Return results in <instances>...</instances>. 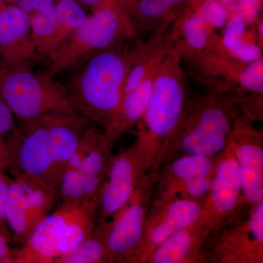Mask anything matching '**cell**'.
<instances>
[{"instance_id":"cell-1","label":"cell","mask_w":263,"mask_h":263,"mask_svg":"<svg viewBox=\"0 0 263 263\" xmlns=\"http://www.w3.org/2000/svg\"><path fill=\"white\" fill-rule=\"evenodd\" d=\"M6 142L14 178H30L58 194L67 164L86 128L78 114L48 115L20 122Z\"/></svg>"},{"instance_id":"cell-2","label":"cell","mask_w":263,"mask_h":263,"mask_svg":"<svg viewBox=\"0 0 263 263\" xmlns=\"http://www.w3.org/2000/svg\"><path fill=\"white\" fill-rule=\"evenodd\" d=\"M181 60L176 45L157 69L146 110L137 124L134 143L142 173L155 179L187 101Z\"/></svg>"},{"instance_id":"cell-3","label":"cell","mask_w":263,"mask_h":263,"mask_svg":"<svg viewBox=\"0 0 263 263\" xmlns=\"http://www.w3.org/2000/svg\"><path fill=\"white\" fill-rule=\"evenodd\" d=\"M240 111L236 99L223 93L186 101L164 162L174 160L178 154L217 157L228 146L233 123Z\"/></svg>"},{"instance_id":"cell-4","label":"cell","mask_w":263,"mask_h":263,"mask_svg":"<svg viewBox=\"0 0 263 263\" xmlns=\"http://www.w3.org/2000/svg\"><path fill=\"white\" fill-rule=\"evenodd\" d=\"M127 66V49L114 46L76 67L66 89L77 114L105 130L120 103Z\"/></svg>"},{"instance_id":"cell-5","label":"cell","mask_w":263,"mask_h":263,"mask_svg":"<svg viewBox=\"0 0 263 263\" xmlns=\"http://www.w3.org/2000/svg\"><path fill=\"white\" fill-rule=\"evenodd\" d=\"M0 96L20 122L77 114L67 89L48 72L0 65Z\"/></svg>"},{"instance_id":"cell-6","label":"cell","mask_w":263,"mask_h":263,"mask_svg":"<svg viewBox=\"0 0 263 263\" xmlns=\"http://www.w3.org/2000/svg\"><path fill=\"white\" fill-rule=\"evenodd\" d=\"M134 25L110 10L88 15L58 46L50 59V75L72 70L96 53L114 47L122 38L134 34Z\"/></svg>"},{"instance_id":"cell-7","label":"cell","mask_w":263,"mask_h":263,"mask_svg":"<svg viewBox=\"0 0 263 263\" xmlns=\"http://www.w3.org/2000/svg\"><path fill=\"white\" fill-rule=\"evenodd\" d=\"M157 181L144 175L129 201L110 220L98 221L112 262L125 263L139 245Z\"/></svg>"},{"instance_id":"cell-8","label":"cell","mask_w":263,"mask_h":263,"mask_svg":"<svg viewBox=\"0 0 263 263\" xmlns=\"http://www.w3.org/2000/svg\"><path fill=\"white\" fill-rule=\"evenodd\" d=\"M57 197L56 192L36 180L24 176L12 180L5 219L13 239L23 245L36 227L49 215Z\"/></svg>"},{"instance_id":"cell-9","label":"cell","mask_w":263,"mask_h":263,"mask_svg":"<svg viewBox=\"0 0 263 263\" xmlns=\"http://www.w3.org/2000/svg\"><path fill=\"white\" fill-rule=\"evenodd\" d=\"M202 203L157 197L147 214L139 245L125 263H146L150 254L176 231L198 221Z\"/></svg>"},{"instance_id":"cell-10","label":"cell","mask_w":263,"mask_h":263,"mask_svg":"<svg viewBox=\"0 0 263 263\" xmlns=\"http://www.w3.org/2000/svg\"><path fill=\"white\" fill-rule=\"evenodd\" d=\"M242 197L239 169L229 142L216 157L210 192L202 202L198 221L210 227L214 234L234 215Z\"/></svg>"},{"instance_id":"cell-11","label":"cell","mask_w":263,"mask_h":263,"mask_svg":"<svg viewBox=\"0 0 263 263\" xmlns=\"http://www.w3.org/2000/svg\"><path fill=\"white\" fill-rule=\"evenodd\" d=\"M229 142L239 169L243 197L253 205L263 200L262 132L240 114L233 123Z\"/></svg>"},{"instance_id":"cell-12","label":"cell","mask_w":263,"mask_h":263,"mask_svg":"<svg viewBox=\"0 0 263 263\" xmlns=\"http://www.w3.org/2000/svg\"><path fill=\"white\" fill-rule=\"evenodd\" d=\"M143 176L135 143L114 155L106 179L98 193V220H110L129 201Z\"/></svg>"},{"instance_id":"cell-13","label":"cell","mask_w":263,"mask_h":263,"mask_svg":"<svg viewBox=\"0 0 263 263\" xmlns=\"http://www.w3.org/2000/svg\"><path fill=\"white\" fill-rule=\"evenodd\" d=\"M209 262H263V200L252 205L247 220L216 238Z\"/></svg>"},{"instance_id":"cell-14","label":"cell","mask_w":263,"mask_h":263,"mask_svg":"<svg viewBox=\"0 0 263 263\" xmlns=\"http://www.w3.org/2000/svg\"><path fill=\"white\" fill-rule=\"evenodd\" d=\"M114 144L103 129L90 124L67 164L66 168L77 171L89 200L98 195L106 179Z\"/></svg>"},{"instance_id":"cell-15","label":"cell","mask_w":263,"mask_h":263,"mask_svg":"<svg viewBox=\"0 0 263 263\" xmlns=\"http://www.w3.org/2000/svg\"><path fill=\"white\" fill-rule=\"evenodd\" d=\"M77 0H58L31 16V33L38 56L49 61L58 46L87 18Z\"/></svg>"},{"instance_id":"cell-16","label":"cell","mask_w":263,"mask_h":263,"mask_svg":"<svg viewBox=\"0 0 263 263\" xmlns=\"http://www.w3.org/2000/svg\"><path fill=\"white\" fill-rule=\"evenodd\" d=\"M31 33V17L18 5L0 7V62L10 68H32L39 63Z\"/></svg>"},{"instance_id":"cell-17","label":"cell","mask_w":263,"mask_h":263,"mask_svg":"<svg viewBox=\"0 0 263 263\" xmlns=\"http://www.w3.org/2000/svg\"><path fill=\"white\" fill-rule=\"evenodd\" d=\"M212 235L210 227L197 221L178 230L156 247L146 263L209 262L205 249Z\"/></svg>"},{"instance_id":"cell-18","label":"cell","mask_w":263,"mask_h":263,"mask_svg":"<svg viewBox=\"0 0 263 263\" xmlns=\"http://www.w3.org/2000/svg\"><path fill=\"white\" fill-rule=\"evenodd\" d=\"M76 207L60 206L46 216L33 230L22 248L17 249L15 262L54 263L60 238Z\"/></svg>"},{"instance_id":"cell-19","label":"cell","mask_w":263,"mask_h":263,"mask_svg":"<svg viewBox=\"0 0 263 263\" xmlns=\"http://www.w3.org/2000/svg\"><path fill=\"white\" fill-rule=\"evenodd\" d=\"M159 67L150 71L136 89L121 99L113 119L105 130L114 143L141 120L149 100L154 79Z\"/></svg>"},{"instance_id":"cell-20","label":"cell","mask_w":263,"mask_h":263,"mask_svg":"<svg viewBox=\"0 0 263 263\" xmlns=\"http://www.w3.org/2000/svg\"><path fill=\"white\" fill-rule=\"evenodd\" d=\"M98 196V194L94 198L74 209L59 242L57 259L75 250L94 231L98 221L97 214Z\"/></svg>"},{"instance_id":"cell-21","label":"cell","mask_w":263,"mask_h":263,"mask_svg":"<svg viewBox=\"0 0 263 263\" xmlns=\"http://www.w3.org/2000/svg\"><path fill=\"white\" fill-rule=\"evenodd\" d=\"M243 19L230 16L224 26L221 43L227 54L240 63H249L262 58V48L247 30Z\"/></svg>"},{"instance_id":"cell-22","label":"cell","mask_w":263,"mask_h":263,"mask_svg":"<svg viewBox=\"0 0 263 263\" xmlns=\"http://www.w3.org/2000/svg\"><path fill=\"white\" fill-rule=\"evenodd\" d=\"M216 157L203 155H183L166 163L162 174H159L158 190L173 183L213 174Z\"/></svg>"},{"instance_id":"cell-23","label":"cell","mask_w":263,"mask_h":263,"mask_svg":"<svg viewBox=\"0 0 263 263\" xmlns=\"http://www.w3.org/2000/svg\"><path fill=\"white\" fill-rule=\"evenodd\" d=\"M54 263H112L101 224L98 221L89 238L70 253L57 259Z\"/></svg>"},{"instance_id":"cell-24","label":"cell","mask_w":263,"mask_h":263,"mask_svg":"<svg viewBox=\"0 0 263 263\" xmlns=\"http://www.w3.org/2000/svg\"><path fill=\"white\" fill-rule=\"evenodd\" d=\"M212 174L173 183L158 190V197L179 199L202 203L210 192Z\"/></svg>"},{"instance_id":"cell-25","label":"cell","mask_w":263,"mask_h":263,"mask_svg":"<svg viewBox=\"0 0 263 263\" xmlns=\"http://www.w3.org/2000/svg\"><path fill=\"white\" fill-rule=\"evenodd\" d=\"M181 29L185 45L189 50L193 53H202L207 49L212 29L197 12L184 18Z\"/></svg>"},{"instance_id":"cell-26","label":"cell","mask_w":263,"mask_h":263,"mask_svg":"<svg viewBox=\"0 0 263 263\" xmlns=\"http://www.w3.org/2000/svg\"><path fill=\"white\" fill-rule=\"evenodd\" d=\"M240 67L237 81L242 89L256 95L263 94V60L245 63Z\"/></svg>"},{"instance_id":"cell-27","label":"cell","mask_w":263,"mask_h":263,"mask_svg":"<svg viewBox=\"0 0 263 263\" xmlns=\"http://www.w3.org/2000/svg\"><path fill=\"white\" fill-rule=\"evenodd\" d=\"M230 16L239 17L248 24L254 23L260 13L261 0H220Z\"/></svg>"},{"instance_id":"cell-28","label":"cell","mask_w":263,"mask_h":263,"mask_svg":"<svg viewBox=\"0 0 263 263\" xmlns=\"http://www.w3.org/2000/svg\"><path fill=\"white\" fill-rule=\"evenodd\" d=\"M197 12L212 29L223 28L230 18L220 0H205Z\"/></svg>"},{"instance_id":"cell-29","label":"cell","mask_w":263,"mask_h":263,"mask_svg":"<svg viewBox=\"0 0 263 263\" xmlns=\"http://www.w3.org/2000/svg\"><path fill=\"white\" fill-rule=\"evenodd\" d=\"M172 6L167 0H141L138 8L143 18L155 19L167 13Z\"/></svg>"},{"instance_id":"cell-30","label":"cell","mask_w":263,"mask_h":263,"mask_svg":"<svg viewBox=\"0 0 263 263\" xmlns=\"http://www.w3.org/2000/svg\"><path fill=\"white\" fill-rule=\"evenodd\" d=\"M12 180L0 171V233L5 235L10 240H13L11 233L7 226L5 219V207L8 199V190Z\"/></svg>"},{"instance_id":"cell-31","label":"cell","mask_w":263,"mask_h":263,"mask_svg":"<svg viewBox=\"0 0 263 263\" xmlns=\"http://www.w3.org/2000/svg\"><path fill=\"white\" fill-rule=\"evenodd\" d=\"M15 117L0 96V137L4 138L15 129Z\"/></svg>"},{"instance_id":"cell-32","label":"cell","mask_w":263,"mask_h":263,"mask_svg":"<svg viewBox=\"0 0 263 263\" xmlns=\"http://www.w3.org/2000/svg\"><path fill=\"white\" fill-rule=\"evenodd\" d=\"M81 5H85L88 8H91L93 12L100 10H110L114 13L120 15L125 20L130 21L127 15L122 11V10L114 3V0H77ZM131 22V21H130Z\"/></svg>"},{"instance_id":"cell-33","label":"cell","mask_w":263,"mask_h":263,"mask_svg":"<svg viewBox=\"0 0 263 263\" xmlns=\"http://www.w3.org/2000/svg\"><path fill=\"white\" fill-rule=\"evenodd\" d=\"M58 0H20L17 4L26 13L32 16L56 3Z\"/></svg>"},{"instance_id":"cell-34","label":"cell","mask_w":263,"mask_h":263,"mask_svg":"<svg viewBox=\"0 0 263 263\" xmlns=\"http://www.w3.org/2000/svg\"><path fill=\"white\" fill-rule=\"evenodd\" d=\"M9 155L4 138L0 137V169L9 166Z\"/></svg>"},{"instance_id":"cell-35","label":"cell","mask_w":263,"mask_h":263,"mask_svg":"<svg viewBox=\"0 0 263 263\" xmlns=\"http://www.w3.org/2000/svg\"><path fill=\"white\" fill-rule=\"evenodd\" d=\"M262 23L261 22V23L258 24V29H257V30H258V34L259 36V38L261 37V40H262Z\"/></svg>"},{"instance_id":"cell-36","label":"cell","mask_w":263,"mask_h":263,"mask_svg":"<svg viewBox=\"0 0 263 263\" xmlns=\"http://www.w3.org/2000/svg\"><path fill=\"white\" fill-rule=\"evenodd\" d=\"M5 3H8V4L17 5L20 2V0H5Z\"/></svg>"},{"instance_id":"cell-37","label":"cell","mask_w":263,"mask_h":263,"mask_svg":"<svg viewBox=\"0 0 263 263\" xmlns=\"http://www.w3.org/2000/svg\"><path fill=\"white\" fill-rule=\"evenodd\" d=\"M171 5H174L176 4H179V3H181V2L184 1V0H167Z\"/></svg>"},{"instance_id":"cell-38","label":"cell","mask_w":263,"mask_h":263,"mask_svg":"<svg viewBox=\"0 0 263 263\" xmlns=\"http://www.w3.org/2000/svg\"><path fill=\"white\" fill-rule=\"evenodd\" d=\"M5 3V0H0V7L2 6V5H4Z\"/></svg>"},{"instance_id":"cell-39","label":"cell","mask_w":263,"mask_h":263,"mask_svg":"<svg viewBox=\"0 0 263 263\" xmlns=\"http://www.w3.org/2000/svg\"><path fill=\"white\" fill-rule=\"evenodd\" d=\"M124 1H128V0H124Z\"/></svg>"},{"instance_id":"cell-40","label":"cell","mask_w":263,"mask_h":263,"mask_svg":"<svg viewBox=\"0 0 263 263\" xmlns=\"http://www.w3.org/2000/svg\"><path fill=\"white\" fill-rule=\"evenodd\" d=\"M0 65H1V62H0Z\"/></svg>"}]
</instances>
